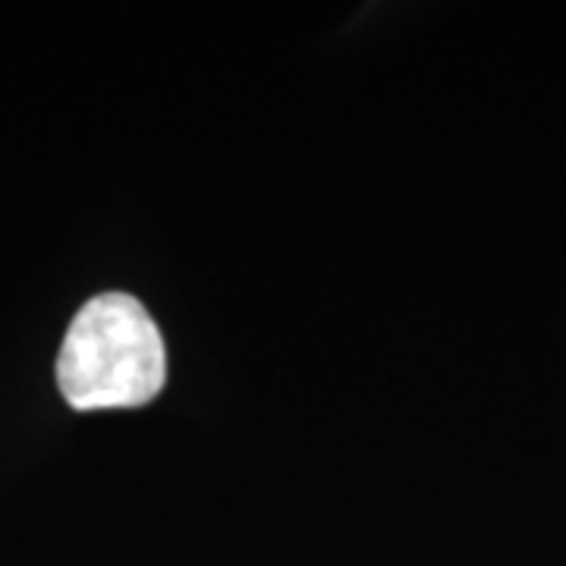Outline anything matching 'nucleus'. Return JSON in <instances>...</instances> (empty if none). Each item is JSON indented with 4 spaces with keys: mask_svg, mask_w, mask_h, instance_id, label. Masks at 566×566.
I'll return each mask as SVG.
<instances>
[{
    "mask_svg": "<svg viewBox=\"0 0 566 566\" xmlns=\"http://www.w3.org/2000/svg\"><path fill=\"white\" fill-rule=\"evenodd\" d=\"M167 353L158 324L126 293H102L82 305L63 337L57 385L73 409H120L158 397Z\"/></svg>",
    "mask_w": 566,
    "mask_h": 566,
    "instance_id": "1",
    "label": "nucleus"
}]
</instances>
